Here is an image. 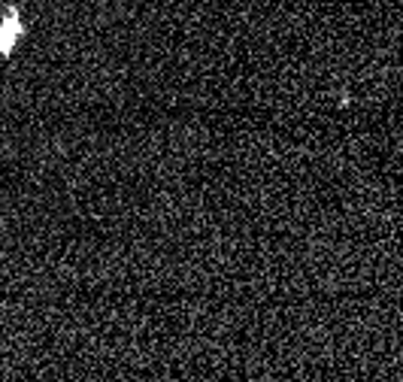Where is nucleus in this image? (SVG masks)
Returning a JSON list of instances; mask_svg holds the SVG:
<instances>
[{
  "mask_svg": "<svg viewBox=\"0 0 403 382\" xmlns=\"http://www.w3.org/2000/svg\"><path fill=\"white\" fill-rule=\"evenodd\" d=\"M18 31H22V27H18V22H15V18H9V22H3V24H0V52H3V49H9V45L15 43Z\"/></svg>",
  "mask_w": 403,
  "mask_h": 382,
  "instance_id": "nucleus-1",
  "label": "nucleus"
}]
</instances>
